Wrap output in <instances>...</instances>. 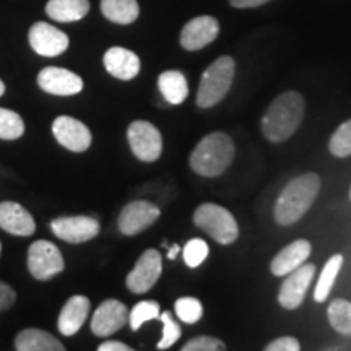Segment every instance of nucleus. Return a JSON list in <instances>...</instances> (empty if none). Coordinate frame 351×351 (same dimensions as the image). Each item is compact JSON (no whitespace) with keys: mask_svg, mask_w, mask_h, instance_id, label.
Segmentation results:
<instances>
[{"mask_svg":"<svg viewBox=\"0 0 351 351\" xmlns=\"http://www.w3.org/2000/svg\"><path fill=\"white\" fill-rule=\"evenodd\" d=\"M158 88L169 104H182L189 96L186 77L179 70H166L158 77Z\"/></svg>","mask_w":351,"mask_h":351,"instance_id":"5701e85b","label":"nucleus"},{"mask_svg":"<svg viewBox=\"0 0 351 351\" xmlns=\"http://www.w3.org/2000/svg\"><path fill=\"white\" fill-rule=\"evenodd\" d=\"M194 223L218 244H232L239 236L238 221L221 205L202 204L194 212Z\"/></svg>","mask_w":351,"mask_h":351,"instance_id":"39448f33","label":"nucleus"},{"mask_svg":"<svg viewBox=\"0 0 351 351\" xmlns=\"http://www.w3.org/2000/svg\"><path fill=\"white\" fill-rule=\"evenodd\" d=\"M311 251H313V245L306 239H298L295 243L288 244L271 261V274L275 276H287L288 274H291L293 270H296L298 267L307 261Z\"/></svg>","mask_w":351,"mask_h":351,"instance_id":"aec40b11","label":"nucleus"},{"mask_svg":"<svg viewBox=\"0 0 351 351\" xmlns=\"http://www.w3.org/2000/svg\"><path fill=\"white\" fill-rule=\"evenodd\" d=\"M341 265H343V256H341V254H335V256L328 258L326 267H324L322 274L319 276V282L315 285V291H314L315 301L317 302L327 301L333 285H335L337 276H339Z\"/></svg>","mask_w":351,"mask_h":351,"instance_id":"393cba45","label":"nucleus"},{"mask_svg":"<svg viewBox=\"0 0 351 351\" xmlns=\"http://www.w3.org/2000/svg\"><path fill=\"white\" fill-rule=\"evenodd\" d=\"M158 317H160V304L156 301H140L129 313L130 328L137 332L145 322Z\"/></svg>","mask_w":351,"mask_h":351,"instance_id":"cd10ccee","label":"nucleus"},{"mask_svg":"<svg viewBox=\"0 0 351 351\" xmlns=\"http://www.w3.org/2000/svg\"><path fill=\"white\" fill-rule=\"evenodd\" d=\"M174 311L178 314V317L186 324H195L202 319V314H204V307H202V302L197 300V298H179L174 304Z\"/></svg>","mask_w":351,"mask_h":351,"instance_id":"c756f323","label":"nucleus"},{"mask_svg":"<svg viewBox=\"0 0 351 351\" xmlns=\"http://www.w3.org/2000/svg\"><path fill=\"white\" fill-rule=\"evenodd\" d=\"M234 73V59L230 56L218 57L202 75L199 91H197V106L202 109L217 106L230 91Z\"/></svg>","mask_w":351,"mask_h":351,"instance_id":"20e7f679","label":"nucleus"},{"mask_svg":"<svg viewBox=\"0 0 351 351\" xmlns=\"http://www.w3.org/2000/svg\"><path fill=\"white\" fill-rule=\"evenodd\" d=\"M163 271V262L161 254L156 249H148L138 257L137 263L127 275L125 285L134 295H143L155 287Z\"/></svg>","mask_w":351,"mask_h":351,"instance_id":"6e6552de","label":"nucleus"},{"mask_svg":"<svg viewBox=\"0 0 351 351\" xmlns=\"http://www.w3.org/2000/svg\"><path fill=\"white\" fill-rule=\"evenodd\" d=\"M267 351H300L301 345L295 337H280L265 346Z\"/></svg>","mask_w":351,"mask_h":351,"instance_id":"72a5a7b5","label":"nucleus"},{"mask_svg":"<svg viewBox=\"0 0 351 351\" xmlns=\"http://www.w3.org/2000/svg\"><path fill=\"white\" fill-rule=\"evenodd\" d=\"M99 221L91 217H60L51 221V231L59 239L70 244H82L99 234Z\"/></svg>","mask_w":351,"mask_h":351,"instance_id":"1a4fd4ad","label":"nucleus"},{"mask_svg":"<svg viewBox=\"0 0 351 351\" xmlns=\"http://www.w3.org/2000/svg\"><path fill=\"white\" fill-rule=\"evenodd\" d=\"M0 228L8 234L29 238L36 231L33 215L20 204L12 200L0 202Z\"/></svg>","mask_w":351,"mask_h":351,"instance_id":"f3484780","label":"nucleus"},{"mask_svg":"<svg viewBox=\"0 0 351 351\" xmlns=\"http://www.w3.org/2000/svg\"><path fill=\"white\" fill-rule=\"evenodd\" d=\"M90 12V0H49L46 13L60 23H72L85 19Z\"/></svg>","mask_w":351,"mask_h":351,"instance_id":"4be33fe9","label":"nucleus"},{"mask_svg":"<svg viewBox=\"0 0 351 351\" xmlns=\"http://www.w3.org/2000/svg\"><path fill=\"white\" fill-rule=\"evenodd\" d=\"M160 208L147 200H135L127 204L117 219V226L124 236H137L148 230L160 218Z\"/></svg>","mask_w":351,"mask_h":351,"instance_id":"9d476101","label":"nucleus"},{"mask_svg":"<svg viewBox=\"0 0 351 351\" xmlns=\"http://www.w3.org/2000/svg\"><path fill=\"white\" fill-rule=\"evenodd\" d=\"M161 320H163V337L158 341V350H168L173 346L176 341L181 339V327L173 319V315L168 311L161 314Z\"/></svg>","mask_w":351,"mask_h":351,"instance_id":"2f4dec72","label":"nucleus"},{"mask_svg":"<svg viewBox=\"0 0 351 351\" xmlns=\"http://www.w3.org/2000/svg\"><path fill=\"white\" fill-rule=\"evenodd\" d=\"M28 41L32 49L43 57H57L69 49L67 34L44 21H38L29 28Z\"/></svg>","mask_w":351,"mask_h":351,"instance_id":"f8f14e48","label":"nucleus"},{"mask_svg":"<svg viewBox=\"0 0 351 351\" xmlns=\"http://www.w3.org/2000/svg\"><path fill=\"white\" fill-rule=\"evenodd\" d=\"M91 302L86 296L75 295L65 302L57 319V328L65 337H72L80 330L90 314Z\"/></svg>","mask_w":351,"mask_h":351,"instance_id":"a211bd4d","label":"nucleus"},{"mask_svg":"<svg viewBox=\"0 0 351 351\" xmlns=\"http://www.w3.org/2000/svg\"><path fill=\"white\" fill-rule=\"evenodd\" d=\"M101 12L109 21L117 25H130L138 19L137 0H101Z\"/></svg>","mask_w":351,"mask_h":351,"instance_id":"b1692460","label":"nucleus"},{"mask_svg":"<svg viewBox=\"0 0 351 351\" xmlns=\"http://www.w3.org/2000/svg\"><path fill=\"white\" fill-rule=\"evenodd\" d=\"M52 134L57 142L73 153H83L91 147L93 137L82 121L70 116H59L52 122Z\"/></svg>","mask_w":351,"mask_h":351,"instance_id":"9b49d317","label":"nucleus"},{"mask_svg":"<svg viewBox=\"0 0 351 351\" xmlns=\"http://www.w3.org/2000/svg\"><path fill=\"white\" fill-rule=\"evenodd\" d=\"M38 85L43 91L54 96H73L83 90L82 77L62 67L43 69L38 73Z\"/></svg>","mask_w":351,"mask_h":351,"instance_id":"2eb2a0df","label":"nucleus"},{"mask_svg":"<svg viewBox=\"0 0 351 351\" xmlns=\"http://www.w3.org/2000/svg\"><path fill=\"white\" fill-rule=\"evenodd\" d=\"M127 322H129V309L124 302L106 300L101 302L91 317V332L96 337L104 339L121 330Z\"/></svg>","mask_w":351,"mask_h":351,"instance_id":"ddd939ff","label":"nucleus"},{"mask_svg":"<svg viewBox=\"0 0 351 351\" xmlns=\"http://www.w3.org/2000/svg\"><path fill=\"white\" fill-rule=\"evenodd\" d=\"M28 270L33 278L47 282L65 269V262L59 247L46 239L34 241L28 249Z\"/></svg>","mask_w":351,"mask_h":351,"instance_id":"423d86ee","label":"nucleus"},{"mask_svg":"<svg viewBox=\"0 0 351 351\" xmlns=\"http://www.w3.org/2000/svg\"><path fill=\"white\" fill-rule=\"evenodd\" d=\"M0 256H2V243H0Z\"/></svg>","mask_w":351,"mask_h":351,"instance_id":"ea45409f","label":"nucleus"},{"mask_svg":"<svg viewBox=\"0 0 351 351\" xmlns=\"http://www.w3.org/2000/svg\"><path fill=\"white\" fill-rule=\"evenodd\" d=\"M127 140L135 158L143 163L160 160L163 152V137L160 130L148 121H135L127 129Z\"/></svg>","mask_w":351,"mask_h":351,"instance_id":"0eeeda50","label":"nucleus"},{"mask_svg":"<svg viewBox=\"0 0 351 351\" xmlns=\"http://www.w3.org/2000/svg\"><path fill=\"white\" fill-rule=\"evenodd\" d=\"M236 150L231 137L225 132L205 135L191 155V168L204 178H217L230 168Z\"/></svg>","mask_w":351,"mask_h":351,"instance_id":"7ed1b4c3","label":"nucleus"},{"mask_svg":"<svg viewBox=\"0 0 351 351\" xmlns=\"http://www.w3.org/2000/svg\"><path fill=\"white\" fill-rule=\"evenodd\" d=\"M267 2H270V0H230L231 5L236 8H256Z\"/></svg>","mask_w":351,"mask_h":351,"instance_id":"e433bc0d","label":"nucleus"},{"mask_svg":"<svg viewBox=\"0 0 351 351\" xmlns=\"http://www.w3.org/2000/svg\"><path fill=\"white\" fill-rule=\"evenodd\" d=\"M304 119V98L298 91H287L271 101L262 117L263 137L282 143L295 135Z\"/></svg>","mask_w":351,"mask_h":351,"instance_id":"f257e3e1","label":"nucleus"},{"mask_svg":"<svg viewBox=\"0 0 351 351\" xmlns=\"http://www.w3.org/2000/svg\"><path fill=\"white\" fill-rule=\"evenodd\" d=\"M98 351H132V348L122 341H104L98 346Z\"/></svg>","mask_w":351,"mask_h":351,"instance_id":"c9c22d12","label":"nucleus"},{"mask_svg":"<svg viewBox=\"0 0 351 351\" xmlns=\"http://www.w3.org/2000/svg\"><path fill=\"white\" fill-rule=\"evenodd\" d=\"M315 274V267L313 263H302L291 274H288V278L285 280L282 288H280L278 302L285 309H296L304 301L307 288L313 282Z\"/></svg>","mask_w":351,"mask_h":351,"instance_id":"4468645a","label":"nucleus"},{"mask_svg":"<svg viewBox=\"0 0 351 351\" xmlns=\"http://www.w3.org/2000/svg\"><path fill=\"white\" fill-rule=\"evenodd\" d=\"M219 33V23L213 16L204 15L192 19L182 28L181 46L186 51H199L208 46L217 39Z\"/></svg>","mask_w":351,"mask_h":351,"instance_id":"dca6fc26","label":"nucleus"},{"mask_svg":"<svg viewBox=\"0 0 351 351\" xmlns=\"http://www.w3.org/2000/svg\"><path fill=\"white\" fill-rule=\"evenodd\" d=\"M104 67L112 77L119 78L122 82L134 80L140 72V59L135 52L125 47H111L104 54Z\"/></svg>","mask_w":351,"mask_h":351,"instance_id":"6ab92c4d","label":"nucleus"},{"mask_svg":"<svg viewBox=\"0 0 351 351\" xmlns=\"http://www.w3.org/2000/svg\"><path fill=\"white\" fill-rule=\"evenodd\" d=\"M328 150L333 156L346 158L351 155V119L341 124L339 129L333 132Z\"/></svg>","mask_w":351,"mask_h":351,"instance_id":"c85d7f7f","label":"nucleus"},{"mask_svg":"<svg viewBox=\"0 0 351 351\" xmlns=\"http://www.w3.org/2000/svg\"><path fill=\"white\" fill-rule=\"evenodd\" d=\"M208 244L205 243L204 239L194 238L189 241L186 247H184V262H186L187 267H191V269H195V267H199L205 262V258L208 257Z\"/></svg>","mask_w":351,"mask_h":351,"instance_id":"7c9ffc66","label":"nucleus"},{"mask_svg":"<svg viewBox=\"0 0 351 351\" xmlns=\"http://www.w3.org/2000/svg\"><path fill=\"white\" fill-rule=\"evenodd\" d=\"M226 345L221 340L215 339V337H195L191 341H187L182 346V351H221L225 350Z\"/></svg>","mask_w":351,"mask_h":351,"instance_id":"473e14b6","label":"nucleus"},{"mask_svg":"<svg viewBox=\"0 0 351 351\" xmlns=\"http://www.w3.org/2000/svg\"><path fill=\"white\" fill-rule=\"evenodd\" d=\"M25 134V122L19 112L0 108V140H19Z\"/></svg>","mask_w":351,"mask_h":351,"instance_id":"bb28decb","label":"nucleus"},{"mask_svg":"<svg viewBox=\"0 0 351 351\" xmlns=\"http://www.w3.org/2000/svg\"><path fill=\"white\" fill-rule=\"evenodd\" d=\"M328 322L335 332L351 337V302L345 300H335L327 309Z\"/></svg>","mask_w":351,"mask_h":351,"instance_id":"a878e982","label":"nucleus"},{"mask_svg":"<svg viewBox=\"0 0 351 351\" xmlns=\"http://www.w3.org/2000/svg\"><path fill=\"white\" fill-rule=\"evenodd\" d=\"M16 351H64L62 341L41 328H23L15 337Z\"/></svg>","mask_w":351,"mask_h":351,"instance_id":"412c9836","label":"nucleus"},{"mask_svg":"<svg viewBox=\"0 0 351 351\" xmlns=\"http://www.w3.org/2000/svg\"><path fill=\"white\" fill-rule=\"evenodd\" d=\"M320 191V178L315 173H306L293 179L276 199L275 219L278 225L291 226L313 207Z\"/></svg>","mask_w":351,"mask_h":351,"instance_id":"f03ea898","label":"nucleus"},{"mask_svg":"<svg viewBox=\"0 0 351 351\" xmlns=\"http://www.w3.org/2000/svg\"><path fill=\"white\" fill-rule=\"evenodd\" d=\"M16 293L10 285L5 282H0V311H7L15 304Z\"/></svg>","mask_w":351,"mask_h":351,"instance_id":"f704fd0d","label":"nucleus"},{"mask_svg":"<svg viewBox=\"0 0 351 351\" xmlns=\"http://www.w3.org/2000/svg\"><path fill=\"white\" fill-rule=\"evenodd\" d=\"M3 93H5V83L0 80V96H3Z\"/></svg>","mask_w":351,"mask_h":351,"instance_id":"58836bf2","label":"nucleus"},{"mask_svg":"<svg viewBox=\"0 0 351 351\" xmlns=\"http://www.w3.org/2000/svg\"><path fill=\"white\" fill-rule=\"evenodd\" d=\"M179 251H181V247H179L178 244H174L173 247H169V251H168V258H169V261H174V258L178 257Z\"/></svg>","mask_w":351,"mask_h":351,"instance_id":"4c0bfd02","label":"nucleus"}]
</instances>
